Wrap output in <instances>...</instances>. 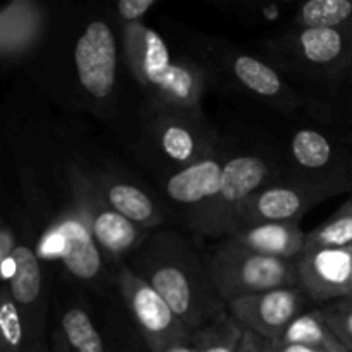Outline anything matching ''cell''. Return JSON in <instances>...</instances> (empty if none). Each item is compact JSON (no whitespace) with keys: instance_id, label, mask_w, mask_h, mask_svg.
Segmentation results:
<instances>
[{"instance_id":"1","label":"cell","mask_w":352,"mask_h":352,"mask_svg":"<svg viewBox=\"0 0 352 352\" xmlns=\"http://www.w3.org/2000/svg\"><path fill=\"white\" fill-rule=\"evenodd\" d=\"M127 267L165 299L189 332H198L229 313L210 278L205 258L181 234L150 232Z\"/></svg>"},{"instance_id":"2","label":"cell","mask_w":352,"mask_h":352,"mask_svg":"<svg viewBox=\"0 0 352 352\" xmlns=\"http://www.w3.org/2000/svg\"><path fill=\"white\" fill-rule=\"evenodd\" d=\"M205 261L210 278L226 305L274 289L301 287L294 260L256 253L230 237L213 246Z\"/></svg>"},{"instance_id":"3","label":"cell","mask_w":352,"mask_h":352,"mask_svg":"<svg viewBox=\"0 0 352 352\" xmlns=\"http://www.w3.org/2000/svg\"><path fill=\"white\" fill-rule=\"evenodd\" d=\"M71 206L82 217L91 230L103 256L120 258L140 250L150 230L136 226L110 206L89 174L74 164L65 167Z\"/></svg>"},{"instance_id":"4","label":"cell","mask_w":352,"mask_h":352,"mask_svg":"<svg viewBox=\"0 0 352 352\" xmlns=\"http://www.w3.org/2000/svg\"><path fill=\"white\" fill-rule=\"evenodd\" d=\"M267 177L268 165L260 157L239 155L229 158L215 198L189 215L192 232L201 237H229L237 213L254 192L263 188Z\"/></svg>"},{"instance_id":"5","label":"cell","mask_w":352,"mask_h":352,"mask_svg":"<svg viewBox=\"0 0 352 352\" xmlns=\"http://www.w3.org/2000/svg\"><path fill=\"white\" fill-rule=\"evenodd\" d=\"M347 184L299 179L263 186L237 213L232 234L260 223H299L311 208L340 195ZM230 234V236H232Z\"/></svg>"},{"instance_id":"6","label":"cell","mask_w":352,"mask_h":352,"mask_svg":"<svg viewBox=\"0 0 352 352\" xmlns=\"http://www.w3.org/2000/svg\"><path fill=\"white\" fill-rule=\"evenodd\" d=\"M117 284L151 352H172L192 339V332L172 311L165 299L127 265L120 267Z\"/></svg>"},{"instance_id":"7","label":"cell","mask_w":352,"mask_h":352,"mask_svg":"<svg viewBox=\"0 0 352 352\" xmlns=\"http://www.w3.org/2000/svg\"><path fill=\"white\" fill-rule=\"evenodd\" d=\"M41 260L60 261L79 280H95L103 267V253L91 230L72 206L65 208L38 241Z\"/></svg>"},{"instance_id":"8","label":"cell","mask_w":352,"mask_h":352,"mask_svg":"<svg viewBox=\"0 0 352 352\" xmlns=\"http://www.w3.org/2000/svg\"><path fill=\"white\" fill-rule=\"evenodd\" d=\"M313 305L302 287H284L261 294L246 296L227 305L229 313L244 330L268 342H277L287 327Z\"/></svg>"},{"instance_id":"9","label":"cell","mask_w":352,"mask_h":352,"mask_svg":"<svg viewBox=\"0 0 352 352\" xmlns=\"http://www.w3.org/2000/svg\"><path fill=\"white\" fill-rule=\"evenodd\" d=\"M302 69L323 76H342L352 69V26L339 30H301L275 43Z\"/></svg>"},{"instance_id":"10","label":"cell","mask_w":352,"mask_h":352,"mask_svg":"<svg viewBox=\"0 0 352 352\" xmlns=\"http://www.w3.org/2000/svg\"><path fill=\"white\" fill-rule=\"evenodd\" d=\"M117 40L105 21H91L78 38L74 65L79 85L95 100H107L116 89Z\"/></svg>"},{"instance_id":"11","label":"cell","mask_w":352,"mask_h":352,"mask_svg":"<svg viewBox=\"0 0 352 352\" xmlns=\"http://www.w3.org/2000/svg\"><path fill=\"white\" fill-rule=\"evenodd\" d=\"M299 285L313 305L349 298L352 246L342 250H305L294 260Z\"/></svg>"},{"instance_id":"12","label":"cell","mask_w":352,"mask_h":352,"mask_svg":"<svg viewBox=\"0 0 352 352\" xmlns=\"http://www.w3.org/2000/svg\"><path fill=\"white\" fill-rule=\"evenodd\" d=\"M153 133L162 153L179 164V168L189 167L217 153L215 136L203 116L157 113Z\"/></svg>"},{"instance_id":"13","label":"cell","mask_w":352,"mask_h":352,"mask_svg":"<svg viewBox=\"0 0 352 352\" xmlns=\"http://www.w3.org/2000/svg\"><path fill=\"white\" fill-rule=\"evenodd\" d=\"M3 285H7L10 296L23 311L30 333V346L43 337V329L36 325L33 313L40 309L43 294V270L41 258L30 244L19 243L12 260L2 265Z\"/></svg>"},{"instance_id":"14","label":"cell","mask_w":352,"mask_h":352,"mask_svg":"<svg viewBox=\"0 0 352 352\" xmlns=\"http://www.w3.org/2000/svg\"><path fill=\"white\" fill-rule=\"evenodd\" d=\"M122 36L126 60L143 89L162 78L174 64L164 38L141 21L124 23Z\"/></svg>"},{"instance_id":"15","label":"cell","mask_w":352,"mask_h":352,"mask_svg":"<svg viewBox=\"0 0 352 352\" xmlns=\"http://www.w3.org/2000/svg\"><path fill=\"white\" fill-rule=\"evenodd\" d=\"M45 30V10L33 0H12L0 10V55L3 62L23 58Z\"/></svg>"},{"instance_id":"16","label":"cell","mask_w":352,"mask_h":352,"mask_svg":"<svg viewBox=\"0 0 352 352\" xmlns=\"http://www.w3.org/2000/svg\"><path fill=\"white\" fill-rule=\"evenodd\" d=\"M226 162L213 153L205 160L179 168L165 182L167 196L177 205L191 206L192 212L203 208L219 192Z\"/></svg>"},{"instance_id":"17","label":"cell","mask_w":352,"mask_h":352,"mask_svg":"<svg viewBox=\"0 0 352 352\" xmlns=\"http://www.w3.org/2000/svg\"><path fill=\"white\" fill-rule=\"evenodd\" d=\"M89 177L100 189L103 198L110 203V206L133 223L151 230L164 222V213L157 203L138 186L102 172L89 174Z\"/></svg>"},{"instance_id":"18","label":"cell","mask_w":352,"mask_h":352,"mask_svg":"<svg viewBox=\"0 0 352 352\" xmlns=\"http://www.w3.org/2000/svg\"><path fill=\"white\" fill-rule=\"evenodd\" d=\"M229 237L248 250L282 260H296L306 246V232L299 223H260Z\"/></svg>"},{"instance_id":"19","label":"cell","mask_w":352,"mask_h":352,"mask_svg":"<svg viewBox=\"0 0 352 352\" xmlns=\"http://www.w3.org/2000/svg\"><path fill=\"white\" fill-rule=\"evenodd\" d=\"M230 71L244 88L261 98L289 107L298 103L294 91L285 85L280 74L253 55H236L230 62Z\"/></svg>"},{"instance_id":"20","label":"cell","mask_w":352,"mask_h":352,"mask_svg":"<svg viewBox=\"0 0 352 352\" xmlns=\"http://www.w3.org/2000/svg\"><path fill=\"white\" fill-rule=\"evenodd\" d=\"M291 153L301 170L308 172V181L342 182L330 177V168L336 164V148L332 141L315 129H301L294 134L291 143ZM344 184V182H342Z\"/></svg>"},{"instance_id":"21","label":"cell","mask_w":352,"mask_h":352,"mask_svg":"<svg viewBox=\"0 0 352 352\" xmlns=\"http://www.w3.org/2000/svg\"><path fill=\"white\" fill-rule=\"evenodd\" d=\"M277 342L296 344V346L311 347V349L323 352H349L340 344V340L333 336L330 327L327 325L320 306L299 315L287 327L284 336Z\"/></svg>"},{"instance_id":"22","label":"cell","mask_w":352,"mask_h":352,"mask_svg":"<svg viewBox=\"0 0 352 352\" xmlns=\"http://www.w3.org/2000/svg\"><path fill=\"white\" fill-rule=\"evenodd\" d=\"M301 30H339L352 26V0H309L296 16Z\"/></svg>"},{"instance_id":"23","label":"cell","mask_w":352,"mask_h":352,"mask_svg":"<svg viewBox=\"0 0 352 352\" xmlns=\"http://www.w3.org/2000/svg\"><path fill=\"white\" fill-rule=\"evenodd\" d=\"M352 246V198L322 226L306 232L305 250H342Z\"/></svg>"},{"instance_id":"24","label":"cell","mask_w":352,"mask_h":352,"mask_svg":"<svg viewBox=\"0 0 352 352\" xmlns=\"http://www.w3.org/2000/svg\"><path fill=\"white\" fill-rule=\"evenodd\" d=\"M243 336V325L230 313H226L212 325L192 333L195 352H237Z\"/></svg>"},{"instance_id":"25","label":"cell","mask_w":352,"mask_h":352,"mask_svg":"<svg viewBox=\"0 0 352 352\" xmlns=\"http://www.w3.org/2000/svg\"><path fill=\"white\" fill-rule=\"evenodd\" d=\"M30 347L26 320L7 285L0 291V352H26Z\"/></svg>"},{"instance_id":"26","label":"cell","mask_w":352,"mask_h":352,"mask_svg":"<svg viewBox=\"0 0 352 352\" xmlns=\"http://www.w3.org/2000/svg\"><path fill=\"white\" fill-rule=\"evenodd\" d=\"M60 330L74 352H105L98 330L82 308H69L62 316Z\"/></svg>"},{"instance_id":"27","label":"cell","mask_w":352,"mask_h":352,"mask_svg":"<svg viewBox=\"0 0 352 352\" xmlns=\"http://www.w3.org/2000/svg\"><path fill=\"white\" fill-rule=\"evenodd\" d=\"M327 325L347 351L352 352V299L342 298L320 306Z\"/></svg>"},{"instance_id":"28","label":"cell","mask_w":352,"mask_h":352,"mask_svg":"<svg viewBox=\"0 0 352 352\" xmlns=\"http://www.w3.org/2000/svg\"><path fill=\"white\" fill-rule=\"evenodd\" d=\"M155 3V0H120L117 3V12L124 23H140Z\"/></svg>"},{"instance_id":"29","label":"cell","mask_w":352,"mask_h":352,"mask_svg":"<svg viewBox=\"0 0 352 352\" xmlns=\"http://www.w3.org/2000/svg\"><path fill=\"white\" fill-rule=\"evenodd\" d=\"M17 246H19V243L16 241V234L10 229L9 223L3 222L2 229H0V267L12 260Z\"/></svg>"},{"instance_id":"30","label":"cell","mask_w":352,"mask_h":352,"mask_svg":"<svg viewBox=\"0 0 352 352\" xmlns=\"http://www.w3.org/2000/svg\"><path fill=\"white\" fill-rule=\"evenodd\" d=\"M237 352H268L267 349V340L258 337L256 333L244 330L243 340H241L239 351Z\"/></svg>"},{"instance_id":"31","label":"cell","mask_w":352,"mask_h":352,"mask_svg":"<svg viewBox=\"0 0 352 352\" xmlns=\"http://www.w3.org/2000/svg\"><path fill=\"white\" fill-rule=\"evenodd\" d=\"M267 349L268 352H323L311 349V347L305 346H296V344H280V342H268L267 340Z\"/></svg>"},{"instance_id":"32","label":"cell","mask_w":352,"mask_h":352,"mask_svg":"<svg viewBox=\"0 0 352 352\" xmlns=\"http://www.w3.org/2000/svg\"><path fill=\"white\" fill-rule=\"evenodd\" d=\"M69 351V344L65 340L64 333L62 330H55L54 333V339H52V352H67Z\"/></svg>"},{"instance_id":"33","label":"cell","mask_w":352,"mask_h":352,"mask_svg":"<svg viewBox=\"0 0 352 352\" xmlns=\"http://www.w3.org/2000/svg\"><path fill=\"white\" fill-rule=\"evenodd\" d=\"M26 352H52V349H48L47 342H45L43 337H41V339L34 340V342L28 347Z\"/></svg>"},{"instance_id":"34","label":"cell","mask_w":352,"mask_h":352,"mask_svg":"<svg viewBox=\"0 0 352 352\" xmlns=\"http://www.w3.org/2000/svg\"><path fill=\"white\" fill-rule=\"evenodd\" d=\"M349 298L352 299V275H351V292H349Z\"/></svg>"},{"instance_id":"35","label":"cell","mask_w":352,"mask_h":352,"mask_svg":"<svg viewBox=\"0 0 352 352\" xmlns=\"http://www.w3.org/2000/svg\"><path fill=\"white\" fill-rule=\"evenodd\" d=\"M67 352H74V351H72V349H71V346H69V351H67Z\"/></svg>"},{"instance_id":"36","label":"cell","mask_w":352,"mask_h":352,"mask_svg":"<svg viewBox=\"0 0 352 352\" xmlns=\"http://www.w3.org/2000/svg\"><path fill=\"white\" fill-rule=\"evenodd\" d=\"M349 72H352V69H351V71H349Z\"/></svg>"},{"instance_id":"37","label":"cell","mask_w":352,"mask_h":352,"mask_svg":"<svg viewBox=\"0 0 352 352\" xmlns=\"http://www.w3.org/2000/svg\"><path fill=\"white\" fill-rule=\"evenodd\" d=\"M351 198H352V196H351Z\"/></svg>"}]
</instances>
